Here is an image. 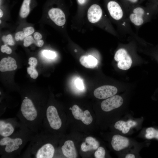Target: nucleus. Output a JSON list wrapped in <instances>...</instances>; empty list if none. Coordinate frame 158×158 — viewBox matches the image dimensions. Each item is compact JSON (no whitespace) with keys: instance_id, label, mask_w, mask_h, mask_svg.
I'll list each match as a JSON object with an SVG mask.
<instances>
[{"instance_id":"1","label":"nucleus","mask_w":158,"mask_h":158,"mask_svg":"<svg viewBox=\"0 0 158 158\" xmlns=\"http://www.w3.org/2000/svg\"><path fill=\"white\" fill-rule=\"evenodd\" d=\"M114 59L118 61L117 66L121 70H127L131 67L132 61L127 51L123 48L118 49L116 52Z\"/></svg>"},{"instance_id":"26","label":"nucleus","mask_w":158,"mask_h":158,"mask_svg":"<svg viewBox=\"0 0 158 158\" xmlns=\"http://www.w3.org/2000/svg\"><path fill=\"white\" fill-rule=\"evenodd\" d=\"M105 151L102 147H99L95 153L94 155L96 158H104L105 157Z\"/></svg>"},{"instance_id":"14","label":"nucleus","mask_w":158,"mask_h":158,"mask_svg":"<svg viewBox=\"0 0 158 158\" xmlns=\"http://www.w3.org/2000/svg\"><path fill=\"white\" fill-rule=\"evenodd\" d=\"M17 67L15 60L11 57L3 58L0 61V71L1 72L15 70Z\"/></svg>"},{"instance_id":"23","label":"nucleus","mask_w":158,"mask_h":158,"mask_svg":"<svg viewBox=\"0 0 158 158\" xmlns=\"http://www.w3.org/2000/svg\"><path fill=\"white\" fill-rule=\"evenodd\" d=\"M146 132L145 137L146 138L151 139L155 138L158 139V130L152 127H150L147 129Z\"/></svg>"},{"instance_id":"20","label":"nucleus","mask_w":158,"mask_h":158,"mask_svg":"<svg viewBox=\"0 0 158 158\" xmlns=\"http://www.w3.org/2000/svg\"><path fill=\"white\" fill-rule=\"evenodd\" d=\"M34 32V28L32 27L24 28L22 31H19L16 33L15 38L16 40H22L26 37L33 33Z\"/></svg>"},{"instance_id":"2","label":"nucleus","mask_w":158,"mask_h":158,"mask_svg":"<svg viewBox=\"0 0 158 158\" xmlns=\"http://www.w3.org/2000/svg\"><path fill=\"white\" fill-rule=\"evenodd\" d=\"M20 110L24 117L27 120L32 121L37 117V112L32 101L26 98L22 103Z\"/></svg>"},{"instance_id":"13","label":"nucleus","mask_w":158,"mask_h":158,"mask_svg":"<svg viewBox=\"0 0 158 158\" xmlns=\"http://www.w3.org/2000/svg\"><path fill=\"white\" fill-rule=\"evenodd\" d=\"M55 150L52 145L46 144L42 146L37 151L36 157L37 158H52L53 157Z\"/></svg>"},{"instance_id":"32","label":"nucleus","mask_w":158,"mask_h":158,"mask_svg":"<svg viewBox=\"0 0 158 158\" xmlns=\"http://www.w3.org/2000/svg\"><path fill=\"white\" fill-rule=\"evenodd\" d=\"M34 39L37 40H41L42 38V35L39 32H35L33 35Z\"/></svg>"},{"instance_id":"22","label":"nucleus","mask_w":158,"mask_h":158,"mask_svg":"<svg viewBox=\"0 0 158 158\" xmlns=\"http://www.w3.org/2000/svg\"><path fill=\"white\" fill-rule=\"evenodd\" d=\"M34 43L38 47H42L44 44V41L42 40H39L34 39L32 37L29 35L24 39L23 45L25 47H28L31 44Z\"/></svg>"},{"instance_id":"19","label":"nucleus","mask_w":158,"mask_h":158,"mask_svg":"<svg viewBox=\"0 0 158 158\" xmlns=\"http://www.w3.org/2000/svg\"><path fill=\"white\" fill-rule=\"evenodd\" d=\"M14 131V128L11 123L0 120V134L1 135L4 137H8L13 133Z\"/></svg>"},{"instance_id":"35","label":"nucleus","mask_w":158,"mask_h":158,"mask_svg":"<svg viewBox=\"0 0 158 158\" xmlns=\"http://www.w3.org/2000/svg\"><path fill=\"white\" fill-rule=\"evenodd\" d=\"M3 12L2 11V10L0 9V18H1L3 16Z\"/></svg>"},{"instance_id":"3","label":"nucleus","mask_w":158,"mask_h":158,"mask_svg":"<svg viewBox=\"0 0 158 158\" xmlns=\"http://www.w3.org/2000/svg\"><path fill=\"white\" fill-rule=\"evenodd\" d=\"M46 116L50 127L54 130H58L61 127L62 121L57 109L54 106H50L47 108Z\"/></svg>"},{"instance_id":"15","label":"nucleus","mask_w":158,"mask_h":158,"mask_svg":"<svg viewBox=\"0 0 158 158\" xmlns=\"http://www.w3.org/2000/svg\"><path fill=\"white\" fill-rule=\"evenodd\" d=\"M63 155L67 158H75L77 154L73 142L71 140L66 141L61 147Z\"/></svg>"},{"instance_id":"30","label":"nucleus","mask_w":158,"mask_h":158,"mask_svg":"<svg viewBox=\"0 0 158 158\" xmlns=\"http://www.w3.org/2000/svg\"><path fill=\"white\" fill-rule=\"evenodd\" d=\"M76 87L80 90H82L84 88L82 80L80 79H76L75 82Z\"/></svg>"},{"instance_id":"4","label":"nucleus","mask_w":158,"mask_h":158,"mask_svg":"<svg viewBox=\"0 0 158 158\" xmlns=\"http://www.w3.org/2000/svg\"><path fill=\"white\" fill-rule=\"evenodd\" d=\"M123 102V100L121 96L114 95L103 101L101 107L103 111L108 112L120 107Z\"/></svg>"},{"instance_id":"10","label":"nucleus","mask_w":158,"mask_h":158,"mask_svg":"<svg viewBox=\"0 0 158 158\" xmlns=\"http://www.w3.org/2000/svg\"><path fill=\"white\" fill-rule=\"evenodd\" d=\"M48 15L50 19L57 25H63L66 22L65 14L60 9L54 8L48 11Z\"/></svg>"},{"instance_id":"31","label":"nucleus","mask_w":158,"mask_h":158,"mask_svg":"<svg viewBox=\"0 0 158 158\" xmlns=\"http://www.w3.org/2000/svg\"><path fill=\"white\" fill-rule=\"evenodd\" d=\"M28 64L30 65V66L35 68L36 66L37 61V59L34 57H30L28 60Z\"/></svg>"},{"instance_id":"18","label":"nucleus","mask_w":158,"mask_h":158,"mask_svg":"<svg viewBox=\"0 0 158 158\" xmlns=\"http://www.w3.org/2000/svg\"><path fill=\"white\" fill-rule=\"evenodd\" d=\"M79 61L82 66L87 68H94L98 64L97 59L91 55H83L80 57Z\"/></svg>"},{"instance_id":"29","label":"nucleus","mask_w":158,"mask_h":158,"mask_svg":"<svg viewBox=\"0 0 158 158\" xmlns=\"http://www.w3.org/2000/svg\"><path fill=\"white\" fill-rule=\"evenodd\" d=\"M7 45V44L2 45L1 47V51L3 53L5 52L7 54H10L12 52V50Z\"/></svg>"},{"instance_id":"11","label":"nucleus","mask_w":158,"mask_h":158,"mask_svg":"<svg viewBox=\"0 0 158 158\" xmlns=\"http://www.w3.org/2000/svg\"><path fill=\"white\" fill-rule=\"evenodd\" d=\"M111 144L114 150L119 151L128 147L129 140L126 137L116 135L112 137Z\"/></svg>"},{"instance_id":"38","label":"nucleus","mask_w":158,"mask_h":158,"mask_svg":"<svg viewBox=\"0 0 158 158\" xmlns=\"http://www.w3.org/2000/svg\"><path fill=\"white\" fill-rule=\"evenodd\" d=\"M0 24H1V20H0Z\"/></svg>"},{"instance_id":"27","label":"nucleus","mask_w":158,"mask_h":158,"mask_svg":"<svg viewBox=\"0 0 158 158\" xmlns=\"http://www.w3.org/2000/svg\"><path fill=\"white\" fill-rule=\"evenodd\" d=\"M43 54L45 57L49 59H53L56 56V54L54 52L49 50H44Z\"/></svg>"},{"instance_id":"7","label":"nucleus","mask_w":158,"mask_h":158,"mask_svg":"<svg viewBox=\"0 0 158 158\" xmlns=\"http://www.w3.org/2000/svg\"><path fill=\"white\" fill-rule=\"evenodd\" d=\"M22 143L23 140L20 138L12 139L8 137H4L0 141V145H6L5 151L8 153L18 150Z\"/></svg>"},{"instance_id":"6","label":"nucleus","mask_w":158,"mask_h":158,"mask_svg":"<svg viewBox=\"0 0 158 158\" xmlns=\"http://www.w3.org/2000/svg\"><path fill=\"white\" fill-rule=\"evenodd\" d=\"M71 110L72 114L75 119L81 120L86 125H89L92 122V117L88 110H86L83 111L75 104L73 106Z\"/></svg>"},{"instance_id":"36","label":"nucleus","mask_w":158,"mask_h":158,"mask_svg":"<svg viewBox=\"0 0 158 158\" xmlns=\"http://www.w3.org/2000/svg\"><path fill=\"white\" fill-rule=\"evenodd\" d=\"M153 1H155L156 3H158V0H153Z\"/></svg>"},{"instance_id":"17","label":"nucleus","mask_w":158,"mask_h":158,"mask_svg":"<svg viewBox=\"0 0 158 158\" xmlns=\"http://www.w3.org/2000/svg\"><path fill=\"white\" fill-rule=\"evenodd\" d=\"M99 146V142L94 138L88 137L85 139V142L81 145V149L84 152L97 149Z\"/></svg>"},{"instance_id":"34","label":"nucleus","mask_w":158,"mask_h":158,"mask_svg":"<svg viewBox=\"0 0 158 158\" xmlns=\"http://www.w3.org/2000/svg\"><path fill=\"white\" fill-rule=\"evenodd\" d=\"M86 0H78L79 4L80 5H83L85 2Z\"/></svg>"},{"instance_id":"16","label":"nucleus","mask_w":158,"mask_h":158,"mask_svg":"<svg viewBox=\"0 0 158 158\" xmlns=\"http://www.w3.org/2000/svg\"><path fill=\"white\" fill-rule=\"evenodd\" d=\"M137 123L133 121L129 120L126 122L120 120L116 122L114 126L115 128L122 133L126 134L129 131L130 128L137 125Z\"/></svg>"},{"instance_id":"28","label":"nucleus","mask_w":158,"mask_h":158,"mask_svg":"<svg viewBox=\"0 0 158 158\" xmlns=\"http://www.w3.org/2000/svg\"><path fill=\"white\" fill-rule=\"evenodd\" d=\"M123 2L127 5L133 6L137 4L143 0H122Z\"/></svg>"},{"instance_id":"12","label":"nucleus","mask_w":158,"mask_h":158,"mask_svg":"<svg viewBox=\"0 0 158 158\" xmlns=\"http://www.w3.org/2000/svg\"><path fill=\"white\" fill-rule=\"evenodd\" d=\"M102 11L100 6L97 4L92 5L87 11V18L89 21L92 23L98 22L101 18Z\"/></svg>"},{"instance_id":"21","label":"nucleus","mask_w":158,"mask_h":158,"mask_svg":"<svg viewBox=\"0 0 158 158\" xmlns=\"http://www.w3.org/2000/svg\"><path fill=\"white\" fill-rule=\"evenodd\" d=\"M31 0H23L20 11V16L23 18L26 17L30 11V5Z\"/></svg>"},{"instance_id":"9","label":"nucleus","mask_w":158,"mask_h":158,"mask_svg":"<svg viewBox=\"0 0 158 158\" xmlns=\"http://www.w3.org/2000/svg\"><path fill=\"white\" fill-rule=\"evenodd\" d=\"M107 8L111 17L114 19L119 20L123 17V12L120 5L114 0L109 1L107 4Z\"/></svg>"},{"instance_id":"24","label":"nucleus","mask_w":158,"mask_h":158,"mask_svg":"<svg viewBox=\"0 0 158 158\" xmlns=\"http://www.w3.org/2000/svg\"><path fill=\"white\" fill-rule=\"evenodd\" d=\"M2 40L4 44L10 45H13L15 44L12 35L9 34L6 36H3L2 38Z\"/></svg>"},{"instance_id":"33","label":"nucleus","mask_w":158,"mask_h":158,"mask_svg":"<svg viewBox=\"0 0 158 158\" xmlns=\"http://www.w3.org/2000/svg\"><path fill=\"white\" fill-rule=\"evenodd\" d=\"M135 156L132 154H127L125 157L126 158H135Z\"/></svg>"},{"instance_id":"5","label":"nucleus","mask_w":158,"mask_h":158,"mask_svg":"<svg viewBox=\"0 0 158 158\" xmlns=\"http://www.w3.org/2000/svg\"><path fill=\"white\" fill-rule=\"evenodd\" d=\"M118 90L115 87L105 85L99 87L94 92L95 96L97 98L103 99L109 98L115 95Z\"/></svg>"},{"instance_id":"25","label":"nucleus","mask_w":158,"mask_h":158,"mask_svg":"<svg viewBox=\"0 0 158 158\" xmlns=\"http://www.w3.org/2000/svg\"><path fill=\"white\" fill-rule=\"evenodd\" d=\"M27 71L31 78L34 79H36L38 75V72L35 67L30 66L27 68Z\"/></svg>"},{"instance_id":"37","label":"nucleus","mask_w":158,"mask_h":158,"mask_svg":"<svg viewBox=\"0 0 158 158\" xmlns=\"http://www.w3.org/2000/svg\"><path fill=\"white\" fill-rule=\"evenodd\" d=\"M72 109V108L70 107V109H70V110H71Z\"/></svg>"},{"instance_id":"8","label":"nucleus","mask_w":158,"mask_h":158,"mask_svg":"<svg viewBox=\"0 0 158 158\" xmlns=\"http://www.w3.org/2000/svg\"><path fill=\"white\" fill-rule=\"evenodd\" d=\"M145 10L142 7L136 6L133 9L129 15V19L131 22L136 26H140L144 22V17Z\"/></svg>"}]
</instances>
